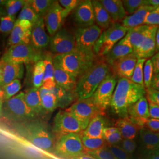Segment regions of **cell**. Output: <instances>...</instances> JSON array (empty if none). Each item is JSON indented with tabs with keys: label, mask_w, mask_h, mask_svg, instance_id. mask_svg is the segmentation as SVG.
<instances>
[{
	"label": "cell",
	"mask_w": 159,
	"mask_h": 159,
	"mask_svg": "<svg viewBox=\"0 0 159 159\" xmlns=\"http://www.w3.org/2000/svg\"><path fill=\"white\" fill-rule=\"evenodd\" d=\"M146 95L145 87L133 83L130 79L117 80L110 107L113 113L120 118L128 117V108Z\"/></svg>",
	"instance_id": "6da1fadb"
},
{
	"label": "cell",
	"mask_w": 159,
	"mask_h": 159,
	"mask_svg": "<svg viewBox=\"0 0 159 159\" xmlns=\"http://www.w3.org/2000/svg\"><path fill=\"white\" fill-rule=\"evenodd\" d=\"M16 130L20 136L36 148L54 153L56 141L48 127L41 121L34 119L16 124Z\"/></svg>",
	"instance_id": "7a4b0ae2"
},
{
	"label": "cell",
	"mask_w": 159,
	"mask_h": 159,
	"mask_svg": "<svg viewBox=\"0 0 159 159\" xmlns=\"http://www.w3.org/2000/svg\"><path fill=\"white\" fill-rule=\"evenodd\" d=\"M110 72V66L104 58L98 57L91 67L77 80L75 93L78 100L93 96Z\"/></svg>",
	"instance_id": "3957f363"
},
{
	"label": "cell",
	"mask_w": 159,
	"mask_h": 159,
	"mask_svg": "<svg viewBox=\"0 0 159 159\" xmlns=\"http://www.w3.org/2000/svg\"><path fill=\"white\" fill-rule=\"evenodd\" d=\"M158 26L142 25L130 29L126 34L138 59H149L156 54V34Z\"/></svg>",
	"instance_id": "277c9868"
},
{
	"label": "cell",
	"mask_w": 159,
	"mask_h": 159,
	"mask_svg": "<svg viewBox=\"0 0 159 159\" xmlns=\"http://www.w3.org/2000/svg\"><path fill=\"white\" fill-rule=\"evenodd\" d=\"M97 58L94 53L77 48L67 54L53 56V60L60 67L77 80L91 67Z\"/></svg>",
	"instance_id": "5b68a950"
},
{
	"label": "cell",
	"mask_w": 159,
	"mask_h": 159,
	"mask_svg": "<svg viewBox=\"0 0 159 159\" xmlns=\"http://www.w3.org/2000/svg\"><path fill=\"white\" fill-rule=\"evenodd\" d=\"M24 97L25 93L21 92L4 102L2 116L16 124L35 119L37 116L27 105Z\"/></svg>",
	"instance_id": "8992f818"
},
{
	"label": "cell",
	"mask_w": 159,
	"mask_h": 159,
	"mask_svg": "<svg viewBox=\"0 0 159 159\" xmlns=\"http://www.w3.org/2000/svg\"><path fill=\"white\" fill-rule=\"evenodd\" d=\"M129 30L121 23H113L109 28L102 31L94 46V54L98 58L106 56L114 46L125 37Z\"/></svg>",
	"instance_id": "52a82bcc"
},
{
	"label": "cell",
	"mask_w": 159,
	"mask_h": 159,
	"mask_svg": "<svg viewBox=\"0 0 159 159\" xmlns=\"http://www.w3.org/2000/svg\"><path fill=\"white\" fill-rule=\"evenodd\" d=\"M54 153L64 159H72L86 153L81 134L70 133L57 138Z\"/></svg>",
	"instance_id": "ba28073f"
},
{
	"label": "cell",
	"mask_w": 159,
	"mask_h": 159,
	"mask_svg": "<svg viewBox=\"0 0 159 159\" xmlns=\"http://www.w3.org/2000/svg\"><path fill=\"white\" fill-rule=\"evenodd\" d=\"M43 58V54L36 51L30 44H19L11 46L1 58L7 62L22 65L37 63Z\"/></svg>",
	"instance_id": "9c48e42d"
},
{
	"label": "cell",
	"mask_w": 159,
	"mask_h": 159,
	"mask_svg": "<svg viewBox=\"0 0 159 159\" xmlns=\"http://www.w3.org/2000/svg\"><path fill=\"white\" fill-rule=\"evenodd\" d=\"M85 130L83 125L68 110H61L56 115L52 131L56 137L70 133H81Z\"/></svg>",
	"instance_id": "30bf717a"
},
{
	"label": "cell",
	"mask_w": 159,
	"mask_h": 159,
	"mask_svg": "<svg viewBox=\"0 0 159 159\" xmlns=\"http://www.w3.org/2000/svg\"><path fill=\"white\" fill-rule=\"evenodd\" d=\"M79 120L86 129L91 120L99 114L104 115V112L98 107L93 97L83 100H78L67 109Z\"/></svg>",
	"instance_id": "8fae6325"
},
{
	"label": "cell",
	"mask_w": 159,
	"mask_h": 159,
	"mask_svg": "<svg viewBox=\"0 0 159 159\" xmlns=\"http://www.w3.org/2000/svg\"><path fill=\"white\" fill-rule=\"evenodd\" d=\"M102 32V29L96 24L76 29L74 35L77 48L81 51L94 53V46Z\"/></svg>",
	"instance_id": "7c38bea8"
},
{
	"label": "cell",
	"mask_w": 159,
	"mask_h": 159,
	"mask_svg": "<svg viewBox=\"0 0 159 159\" xmlns=\"http://www.w3.org/2000/svg\"><path fill=\"white\" fill-rule=\"evenodd\" d=\"M116 78L115 75L110 73L98 86L93 96L98 107L104 112L110 106L117 83Z\"/></svg>",
	"instance_id": "4fadbf2b"
},
{
	"label": "cell",
	"mask_w": 159,
	"mask_h": 159,
	"mask_svg": "<svg viewBox=\"0 0 159 159\" xmlns=\"http://www.w3.org/2000/svg\"><path fill=\"white\" fill-rule=\"evenodd\" d=\"M49 47L54 56L74 51L77 48L74 35L66 29H61L51 37Z\"/></svg>",
	"instance_id": "5bb4252c"
},
{
	"label": "cell",
	"mask_w": 159,
	"mask_h": 159,
	"mask_svg": "<svg viewBox=\"0 0 159 159\" xmlns=\"http://www.w3.org/2000/svg\"><path fill=\"white\" fill-rule=\"evenodd\" d=\"M128 117L140 129L144 127L146 120L150 118L149 103L146 97L131 105L127 110Z\"/></svg>",
	"instance_id": "9a60e30c"
},
{
	"label": "cell",
	"mask_w": 159,
	"mask_h": 159,
	"mask_svg": "<svg viewBox=\"0 0 159 159\" xmlns=\"http://www.w3.org/2000/svg\"><path fill=\"white\" fill-rule=\"evenodd\" d=\"M138 58L134 53L115 61L110 66L111 73L116 77L130 80Z\"/></svg>",
	"instance_id": "2e32d148"
},
{
	"label": "cell",
	"mask_w": 159,
	"mask_h": 159,
	"mask_svg": "<svg viewBox=\"0 0 159 159\" xmlns=\"http://www.w3.org/2000/svg\"><path fill=\"white\" fill-rule=\"evenodd\" d=\"M33 24L26 20H17L10 35L8 44L10 47L19 44H30Z\"/></svg>",
	"instance_id": "e0dca14e"
},
{
	"label": "cell",
	"mask_w": 159,
	"mask_h": 159,
	"mask_svg": "<svg viewBox=\"0 0 159 159\" xmlns=\"http://www.w3.org/2000/svg\"><path fill=\"white\" fill-rule=\"evenodd\" d=\"M51 37L46 32L44 17H40L39 20L33 25L30 44L36 51L41 52L49 46Z\"/></svg>",
	"instance_id": "ac0fdd59"
},
{
	"label": "cell",
	"mask_w": 159,
	"mask_h": 159,
	"mask_svg": "<svg viewBox=\"0 0 159 159\" xmlns=\"http://www.w3.org/2000/svg\"><path fill=\"white\" fill-rule=\"evenodd\" d=\"M46 30L51 37L61 29L64 20L63 14V8L58 1H55L50 9L44 17Z\"/></svg>",
	"instance_id": "d6986e66"
},
{
	"label": "cell",
	"mask_w": 159,
	"mask_h": 159,
	"mask_svg": "<svg viewBox=\"0 0 159 159\" xmlns=\"http://www.w3.org/2000/svg\"><path fill=\"white\" fill-rule=\"evenodd\" d=\"M74 20L80 27H85L95 24L94 9L91 1H81L75 9Z\"/></svg>",
	"instance_id": "ffe728a7"
},
{
	"label": "cell",
	"mask_w": 159,
	"mask_h": 159,
	"mask_svg": "<svg viewBox=\"0 0 159 159\" xmlns=\"http://www.w3.org/2000/svg\"><path fill=\"white\" fill-rule=\"evenodd\" d=\"M24 66L8 63L0 59V85L3 87L15 80L22 79Z\"/></svg>",
	"instance_id": "44dd1931"
},
{
	"label": "cell",
	"mask_w": 159,
	"mask_h": 159,
	"mask_svg": "<svg viewBox=\"0 0 159 159\" xmlns=\"http://www.w3.org/2000/svg\"><path fill=\"white\" fill-rule=\"evenodd\" d=\"M132 53H133V47L128 37L125 35L123 39L114 46L113 48L106 56L102 58H104L108 66H110L115 61Z\"/></svg>",
	"instance_id": "7402d4cb"
},
{
	"label": "cell",
	"mask_w": 159,
	"mask_h": 159,
	"mask_svg": "<svg viewBox=\"0 0 159 159\" xmlns=\"http://www.w3.org/2000/svg\"><path fill=\"white\" fill-rule=\"evenodd\" d=\"M154 9L155 8L152 6L144 4L141 6L133 14L127 16L121 23L123 26L130 29L144 25L148 14Z\"/></svg>",
	"instance_id": "603a6c76"
},
{
	"label": "cell",
	"mask_w": 159,
	"mask_h": 159,
	"mask_svg": "<svg viewBox=\"0 0 159 159\" xmlns=\"http://www.w3.org/2000/svg\"><path fill=\"white\" fill-rule=\"evenodd\" d=\"M53 63L54 66V80L56 83L67 91L75 93L77 80L64 70L54 60Z\"/></svg>",
	"instance_id": "cb8c5ba5"
},
{
	"label": "cell",
	"mask_w": 159,
	"mask_h": 159,
	"mask_svg": "<svg viewBox=\"0 0 159 159\" xmlns=\"http://www.w3.org/2000/svg\"><path fill=\"white\" fill-rule=\"evenodd\" d=\"M100 2L108 12L113 23H120V21H122L127 16L122 1L102 0Z\"/></svg>",
	"instance_id": "d4e9b609"
},
{
	"label": "cell",
	"mask_w": 159,
	"mask_h": 159,
	"mask_svg": "<svg viewBox=\"0 0 159 159\" xmlns=\"http://www.w3.org/2000/svg\"><path fill=\"white\" fill-rule=\"evenodd\" d=\"M106 127L104 115L99 114L91 120L85 130L80 134L90 138H103V130Z\"/></svg>",
	"instance_id": "484cf974"
},
{
	"label": "cell",
	"mask_w": 159,
	"mask_h": 159,
	"mask_svg": "<svg viewBox=\"0 0 159 159\" xmlns=\"http://www.w3.org/2000/svg\"><path fill=\"white\" fill-rule=\"evenodd\" d=\"M139 136L146 150L153 154L159 153V133L153 132L143 127L139 131Z\"/></svg>",
	"instance_id": "4316f807"
},
{
	"label": "cell",
	"mask_w": 159,
	"mask_h": 159,
	"mask_svg": "<svg viewBox=\"0 0 159 159\" xmlns=\"http://www.w3.org/2000/svg\"><path fill=\"white\" fill-rule=\"evenodd\" d=\"M94 9L95 23L102 31L109 28L113 24V21L107 11L102 6L100 1H91Z\"/></svg>",
	"instance_id": "83f0119b"
},
{
	"label": "cell",
	"mask_w": 159,
	"mask_h": 159,
	"mask_svg": "<svg viewBox=\"0 0 159 159\" xmlns=\"http://www.w3.org/2000/svg\"><path fill=\"white\" fill-rule=\"evenodd\" d=\"M25 102L33 113L37 117L44 113L41 105L39 89L33 87L25 93Z\"/></svg>",
	"instance_id": "f1b7e54d"
},
{
	"label": "cell",
	"mask_w": 159,
	"mask_h": 159,
	"mask_svg": "<svg viewBox=\"0 0 159 159\" xmlns=\"http://www.w3.org/2000/svg\"><path fill=\"white\" fill-rule=\"evenodd\" d=\"M115 127L119 129L123 138L127 139H134L140 130L131 121L128 117L117 120L115 123Z\"/></svg>",
	"instance_id": "f546056e"
},
{
	"label": "cell",
	"mask_w": 159,
	"mask_h": 159,
	"mask_svg": "<svg viewBox=\"0 0 159 159\" xmlns=\"http://www.w3.org/2000/svg\"><path fill=\"white\" fill-rule=\"evenodd\" d=\"M45 64V73L43 80V85L50 90L56 85L54 80V66L53 63V57L51 54L47 52L43 54V58Z\"/></svg>",
	"instance_id": "4dcf8cb0"
},
{
	"label": "cell",
	"mask_w": 159,
	"mask_h": 159,
	"mask_svg": "<svg viewBox=\"0 0 159 159\" xmlns=\"http://www.w3.org/2000/svg\"><path fill=\"white\" fill-rule=\"evenodd\" d=\"M51 92L57 98L58 107L62 108L68 106L74 100V98L77 97L75 93L67 91L57 84L52 88Z\"/></svg>",
	"instance_id": "1f68e13d"
},
{
	"label": "cell",
	"mask_w": 159,
	"mask_h": 159,
	"mask_svg": "<svg viewBox=\"0 0 159 159\" xmlns=\"http://www.w3.org/2000/svg\"><path fill=\"white\" fill-rule=\"evenodd\" d=\"M81 137L85 152L94 151L108 146V143L103 138H90L81 135Z\"/></svg>",
	"instance_id": "d6a6232c"
},
{
	"label": "cell",
	"mask_w": 159,
	"mask_h": 159,
	"mask_svg": "<svg viewBox=\"0 0 159 159\" xmlns=\"http://www.w3.org/2000/svg\"><path fill=\"white\" fill-rule=\"evenodd\" d=\"M45 73V64L43 60L35 63L33 71V87L40 89L43 85V80Z\"/></svg>",
	"instance_id": "836d02e7"
},
{
	"label": "cell",
	"mask_w": 159,
	"mask_h": 159,
	"mask_svg": "<svg viewBox=\"0 0 159 159\" xmlns=\"http://www.w3.org/2000/svg\"><path fill=\"white\" fill-rule=\"evenodd\" d=\"M55 1L52 0H29L30 5L40 17H44L50 9Z\"/></svg>",
	"instance_id": "e575fe53"
},
{
	"label": "cell",
	"mask_w": 159,
	"mask_h": 159,
	"mask_svg": "<svg viewBox=\"0 0 159 159\" xmlns=\"http://www.w3.org/2000/svg\"><path fill=\"white\" fill-rule=\"evenodd\" d=\"M40 17L34 11L33 8L30 5L28 1H26L25 5L24 6L21 12L19 14L17 20H26L33 25L39 20Z\"/></svg>",
	"instance_id": "d590c367"
},
{
	"label": "cell",
	"mask_w": 159,
	"mask_h": 159,
	"mask_svg": "<svg viewBox=\"0 0 159 159\" xmlns=\"http://www.w3.org/2000/svg\"><path fill=\"white\" fill-rule=\"evenodd\" d=\"M41 101L44 113H52L58 107L57 98L51 92L42 97Z\"/></svg>",
	"instance_id": "8d00e7d4"
},
{
	"label": "cell",
	"mask_w": 159,
	"mask_h": 159,
	"mask_svg": "<svg viewBox=\"0 0 159 159\" xmlns=\"http://www.w3.org/2000/svg\"><path fill=\"white\" fill-rule=\"evenodd\" d=\"M26 1L24 0H6L3 6L5 16H16V14L23 8Z\"/></svg>",
	"instance_id": "74e56055"
},
{
	"label": "cell",
	"mask_w": 159,
	"mask_h": 159,
	"mask_svg": "<svg viewBox=\"0 0 159 159\" xmlns=\"http://www.w3.org/2000/svg\"><path fill=\"white\" fill-rule=\"evenodd\" d=\"M22 85L20 80L17 79L11 83L4 85L2 89L4 93V102L15 96L16 94L21 90Z\"/></svg>",
	"instance_id": "f35d334b"
},
{
	"label": "cell",
	"mask_w": 159,
	"mask_h": 159,
	"mask_svg": "<svg viewBox=\"0 0 159 159\" xmlns=\"http://www.w3.org/2000/svg\"><path fill=\"white\" fill-rule=\"evenodd\" d=\"M147 60L146 59H138L137 61L133 75L130 79L131 81L133 83L142 85L144 87V74L143 69L144 65Z\"/></svg>",
	"instance_id": "ab89813d"
},
{
	"label": "cell",
	"mask_w": 159,
	"mask_h": 159,
	"mask_svg": "<svg viewBox=\"0 0 159 159\" xmlns=\"http://www.w3.org/2000/svg\"><path fill=\"white\" fill-rule=\"evenodd\" d=\"M16 21V16H6L1 17L0 20V33L6 35H10Z\"/></svg>",
	"instance_id": "60d3db41"
},
{
	"label": "cell",
	"mask_w": 159,
	"mask_h": 159,
	"mask_svg": "<svg viewBox=\"0 0 159 159\" xmlns=\"http://www.w3.org/2000/svg\"><path fill=\"white\" fill-rule=\"evenodd\" d=\"M144 84L146 89L150 88L152 81L154 75L153 67L151 59H148L144 65Z\"/></svg>",
	"instance_id": "b9f144b4"
},
{
	"label": "cell",
	"mask_w": 159,
	"mask_h": 159,
	"mask_svg": "<svg viewBox=\"0 0 159 159\" xmlns=\"http://www.w3.org/2000/svg\"><path fill=\"white\" fill-rule=\"evenodd\" d=\"M127 14H133L141 7L145 4V0H124L122 1Z\"/></svg>",
	"instance_id": "7bdbcfd3"
},
{
	"label": "cell",
	"mask_w": 159,
	"mask_h": 159,
	"mask_svg": "<svg viewBox=\"0 0 159 159\" xmlns=\"http://www.w3.org/2000/svg\"><path fill=\"white\" fill-rule=\"evenodd\" d=\"M59 4L63 8V14L64 18L67 17L70 12L75 9L81 2L79 0H60L58 1Z\"/></svg>",
	"instance_id": "ee69618b"
},
{
	"label": "cell",
	"mask_w": 159,
	"mask_h": 159,
	"mask_svg": "<svg viewBox=\"0 0 159 159\" xmlns=\"http://www.w3.org/2000/svg\"><path fill=\"white\" fill-rule=\"evenodd\" d=\"M86 153L96 159H117L107 148H102L94 151L87 152Z\"/></svg>",
	"instance_id": "f6af8a7d"
},
{
	"label": "cell",
	"mask_w": 159,
	"mask_h": 159,
	"mask_svg": "<svg viewBox=\"0 0 159 159\" xmlns=\"http://www.w3.org/2000/svg\"><path fill=\"white\" fill-rule=\"evenodd\" d=\"M144 25L159 26V7L150 12L146 17Z\"/></svg>",
	"instance_id": "bcb514c9"
},
{
	"label": "cell",
	"mask_w": 159,
	"mask_h": 159,
	"mask_svg": "<svg viewBox=\"0 0 159 159\" xmlns=\"http://www.w3.org/2000/svg\"><path fill=\"white\" fill-rule=\"evenodd\" d=\"M108 149L117 159H129V154L121 148L116 144L108 145Z\"/></svg>",
	"instance_id": "7dc6e473"
},
{
	"label": "cell",
	"mask_w": 159,
	"mask_h": 159,
	"mask_svg": "<svg viewBox=\"0 0 159 159\" xmlns=\"http://www.w3.org/2000/svg\"><path fill=\"white\" fill-rule=\"evenodd\" d=\"M121 147L129 155H131L136 150V143L134 139H125L121 141Z\"/></svg>",
	"instance_id": "c3c4849f"
},
{
	"label": "cell",
	"mask_w": 159,
	"mask_h": 159,
	"mask_svg": "<svg viewBox=\"0 0 159 159\" xmlns=\"http://www.w3.org/2000/svg\"><path fill=\"white\" fill-rule=\"evenodd\" d=\"M103 139L108 143V145H114L120 142H121L123 137L119 130L113 134H111L107 136L103 137Z\"/></svg>",
	"instance_id": "681fc988"
},
{
	"label": "cell",
	"mask_w": 159,
	"mask_h": 159,
	"mask_svg": "<svg viewBox=\"0 0 159 159\" xmlns=\"http://www.w3.org/2000/svg\"><path fill=\"white\" fill-rule=\"evenodd\" d=\"M146 97L148 102L159 106V91L149 88L146 90Z\"/></svg>",
	"instance_id": "f907efd6"
},
{
	"label": "cell",
	"mask_w": 159,
	"mask_h": 159,
	"mask_svg": "<svg viewBox=\"0 0 159 159\" xmlns=\"http://www.w3.org/2000/svg\"><path fill=\"white\" fill-rule=\"evenodd\" d=\"M144 127L148 130L159 133V119L149 118L146 120Z\"/></svg>",
	"instance_id": "816d5d0a"
},
{
	"label": "cell",
	"mask_w": 159,
	"mask_h": 159,
	"mask_svg": "<svg viewBox=\"0 0 159 159\" xmlns=\"http://www.w3.org/2000/svg\"><path fill=\"white\" fill-rule=\"evenodd\" d=\"M149 103V112L150 118L159 119V106L152 102Z\"/></svg>",
	"instance_id": "f5cc1de1"
},
{
	"label": "cell",
	"mask_w": 159,
	"mask_h": 159,
	"mask_svg": "<svg viewBox=\"0 0 159 159\" xmlns=\"http://www.w3.org/2000/svg\"><path fill=\"white\" fill-rule=\"evenodd\" d=\"M151 61L153 67L154 74L159 73V52L156 53L151 58Z\"/></svg>",
	"instance_id": "db71d44e"
},
{
	"label": "cell",
	"mask_w": 159,
	"mask_h": 159,
	"mask_svg": "<svg viewBox=\"0 0 159 159\" xmlns=\"http://www.w3.org/2000/svg\"><path fill=\"white\" fill-rule=\"evenodd\" d=\"M150 88L155 90L159 91V73L154 74Z\"/></svg>",
	"instance_id": "11a10c76"
},
{
	"label": "cell",
	"mask_w": 159,
	"mask_h": 159,
	"mask_svg": "<svg viewBox=\"0 0 159 159\" xmlns=\"http://www.w3.org/2000/svg\"><path fill=\"white\" fill-rule=\"evenodd\" d=\"M119 130L118 128L114 127H106L104 130H103V137H104L107 136L111 134H113L114 133L118 131Z\"/></svg>",
	"instance_id": "9f6ffc18"
},
{
	"label": "cell",
	"mask_w": 159,
	"mask_h": 159,
	"mask_svg": "<svg viewBox=\"0 0 159 159\" xmlns=\"http://www.w3.org/2000/svg\"><path fill=\"white\" fill-rule=\"evenodd\" d=\"M4 102V93L2 87L0 85V117L2 116V109Z\"/></svg>",
	"instance_id": "6f0895ef"
},
{
	"label": "cell",
	"mask_w": 159,
	"mask_h": 159,
	"mask_svg": "<svg viewBox=\"0 0 159 159\" xmlns=\"http://www.w3.org/2000/svg\"><path fill=\"white\" fill-rule=\"evenodd\" d=\"M145 4L152 6L156 8L159 7V0H145Z\"/></svg>",
	"instance_id": "680465c9"
},
{
	"label": "cell",
	"mask_w": 159,
	"mask_h": 159,
	"mask_svg": "<svg viewBox=\"0 0 159 159\" xmlns=\"http://www.w3.org/2000/svg\"><path fill=\"white\" fill-rule=\"evenodd\" d=\"M159 52V26L156 34V53Z\"/></svg>",
	"instance_id": "91938a15"
},
{
	"label": "cell",
	"mask_w": 159,
	"mask_h": 159,
	"mask_svg": "<svg viewBox=\"0 0 159 159\" xmlns=\"http://www.w3.org/2000/svg\"><path fill=\"white\" fill-rule=\"evenodd\" d=\"M72 159H96L94 158L93 157H92L91 156H90L88 154L85 153L82 155H80L79 156H77L76 157H74Z\"/></svg>",
	"instance_id": "94428289"
},
{
	"label": "cell",
	"mask_w": 159,
	"mask_h": 159,
	"mask_svg": "<svg viewBox=\"0 0 159 159\" xmlns=\"http://www.w3.org/2000/svg\"><path fill=\"white\" fill-rule=\"evenodd\" d=\"M149 159H159V153H156L152 154Z\"/></svg>",
	"instance_id": "6125c7cd"
},
{
	"label": "cell",
	"mask_w": 159,
	"mask_h": 159,
	"mask_svg": "<svg viewBox=\"0 0 159 159\" xmlns=\"http://www.w3.org/2000/svg\"><path fill=\"white\" fill-rule=\"evenodd\" d=\"M5 16V12H4V10L3 7L0 8V20L1 18V17Z\"/></svg>",
	"instance_id": "be15d7a7"
},
{
	"label": "cell",
	"mask_w": 159,
	"mask_h": 159,
	"mask_svg": "<svg viewBox=\"0 0 159 159\" xmlns=\"http://www.w3.org/2000/svg\"><path fill=\"white\" fill-rule=\"evenodd\" d=\"M6 0H0V8L3 7L6 3Z\"/></svg>",
	"instance_id": "e7e4bbea"
}]
</instances>
